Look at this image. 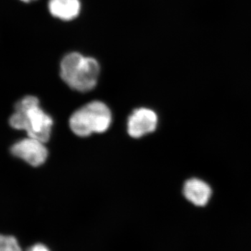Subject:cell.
Wrapping results in <instances>:
<instances>
[{"mask_svg":"<svg viewBox=\"0 0 251 251\" xmlns=\"http://www.w3.org/2000/svg\"><path fill=\"white\" fill-rule=\"evenodd\" d=\"M100 67L92 57H85L78 52H72L62 59L61 77L73 90L89 92L97 85Z\"/></svg>","mask_w":251,"mask_h":251,"instance_id":"7a4b0ae2","label":"cell"},{"mask_svg":"<svg viewBox=\"0 0 251 251\" xmlns=\"http://www.w3.org/2000/svg\"><path fill=\"white\" fill-rule=\"evenodd\" d=\"M9 124L15 129L25 130L28 137L46 143L50 139L53 122L39 106V99L27 96L15 105Z\"/></svg>","mask_w":251,"mask_h":251,"instance_id":"6da1fadb","label":"cell"},{"mask_svg":"<svg viewBox=\"0 0 251 251\" xmlns=\"http://www.w3.org/2000/svg\"><path fill=\"white\" fill-rule=\"evenodd\" d=\"M27 251H50L44 244H36L29 248Z\"/></svg>","mask_w":251,"mask_h":251,"instance_id":"9c48e42d","label":"cell"},{"mask_svg":"<svg viewBox=\"0 0 251 251\" xmlns=\"http://www.w3.org/2000/svg\"><path fill=\"white\" fill-rule=\"evenodd\" d=\"M158 123L156 114L150 109H137L128 120V133L130 136L139 138L154 131Z\"/></svg>","mask_w":251,"mask_h":251,"instance_id":"5b68a950","label":"cell"},{"mask_svg":"<svg viewBox=\"0 0 251 251\" xmlns=\"http://www.w3.org/2000/svg\"><path fill=\"white\" fill-rule=\"evenodd\" d=\"M0 251H22V249L16 238L0 234Z\"/></svg>","mask_w":251,"mask_h":251,"instance_id":"ba28073f","label":"cell"},{"mask_svg":"<svg viewBox=\"0 0 251 251\" xmlns=\"http://www.w3.org/2000/svg\"><path fill=\"white\" fill-rule=\"evenodd\" d=\"M11 152L34 167L44 164L48 157V150L44 143L30 137L15 143Z\"/></svg>","mask_w":251,"mask_h":251,"instance_id":"277c9868","label":"cell"},{"mask_svg":"<svg viewBox=\"0 0 251 251\" xmlns=\"http://www.w3.org/2000/svg\"><path fill=\"white\" fill-rule=\"evenodd\" d=\"M111 122V112L108 107L102 102L94 100L74 112L69 125L75 135L87 137L94 133L106 131Z\"/></svg>","mask_w":251,"mask_h":251,"instance_id":"3957f363","label":"cell"},{"mask_svg":"<svg viewBox=\"0 0 251 251\" xmlns=\"http://www.w3.org/2000/svg\"><path fill=\"white\" fill-rule=\"evenodd\" d=\"M21 1H25V2H29V1H33V0H21Z\"/></svg>","mask_w":251,"mask_h":251,"instance_id":"30bf717a","label":"cell"},{"mask_svg":"<svg viewBox=\"0 0 251 251\" xmlns=\"http://www.w3.org/2000/svg\"><path fill=\"white\" fill-rule=\"evenodd\" d=\"M184 196L194 205L204 206L209 201L211 196V188L202 180L193 178L185 182Z\"/></svg>","mask_w":251,"mask_h":251,"instance_id":"8992f818","label":"cell"},{"mask_svg":"<svg viewBox=\"0 0 251 251\" xmlns=\"http://www.w3.org/2000/svg\"><path fill=\"white\" fill-rule=\"evenodd\" d=\"M81 4L79 0H49L50 13L62 21H72L80 14Z\"/></svg>","mask_w":251,"mask_h":251,"instance_id":"52a82bcc","label":"cell"}]
</instances>
